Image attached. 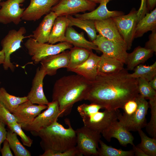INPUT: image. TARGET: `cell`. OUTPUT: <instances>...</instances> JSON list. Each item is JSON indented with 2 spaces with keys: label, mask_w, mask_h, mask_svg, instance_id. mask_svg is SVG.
I'll return each instance as SVG.
<instances>
[{
  "label": "cell",
  "mask_w": 156,
  "mask_h": 156,
  "mask_svg": "<svg viewBox=\"0 0 156 156\" xmlns=\"http://www.w3.org/2000/svg\"><path fill=\"white\" fill-rule=\"evenodd\" d=\"M127 70L112 74L98 73L84 100L109 111L122 108L128 101L139 94L137 79L129 77Z\"/></svg>",
  "instance_id": "obj_1"
},
{
  "label": "cell",
  "mask_w": 156,
  "mask_h": 156,
  "mask_svg": "<svg viewBox=\"0 0 156 156\" xmlns=\"http://www.w3.org/2000/svg\"><path fill=\"white\" fill-rule=\"evenodd\" d=\"M91 84V82L77 74L63 76L56 81L52 101L57 103L62 116L70 113L75 103L84 99Z\"/></svg>",
  "instance_id": "obj_2"
},
{
  "label": "cell",
  "mask_w": 156,
  "mask_h": 156,
  "mask_svg": "<svg viewBox=\"0 0 156 156\" xmlns=\"http://www.w3.org/2000/svg\"><path fill=\"white\" fill-rule=\"evenodd\" d=\"M68 127L65 128L55 121L50 126L38 132H31L41 139L40 146L44 151L62 152L75 146L77 136L69 119L64 120Z\"/></svg>",
  "instance_id": "obj_3"
},
{
  "label": "cell",
  "mask_w": 156,
  "mask_h": 156,
  "mask_svg": "<svg viewBox=\"0 0 156 156\" xmlns=\"http://www.w3.org/2000/svg\"><path fill=\"white\" fill-rule=\"evenodd\" d=\"M24 45L31 60L37 64L44 58L57 54L73 47V45L66 42L56 44L39 43L32 38L25 42Z\"/></svg>",
  "instance_id": "obj_4"
},
{
  "label": "cell",
  "mask_w": 156,
  "mask_h": 156,
  "mask_svg": "<svg viewBox=\"0 0 156 156\" xmlns=\"http://www.w3.org/2000/svg\"><path fill=\"white\" fill-rule=\"evenodd\" d=\"M138 107L136 111L131 115L125 116L119 111L118 120L128 131H138L145 127L146 124V116L149 107L148 103L139 94L136 97Z\"/></svg>",
  "instance_id": "obj_5"
},
{
  "label": "cell",
  "mask_w": 156,
  "mask_h": 156,
  "mask_svg": "<svg viewBox=\"0 0 156 156\" xmlns=\"http://www.w3.org/2000/svg\"><path fill=\"white\" fill-rule=\"evenodd\" d=\"M75 131L77 136L76 147L82 155L98 156L101 133L84 126Z\"/></svg>",
  "instance_id": "obj_6"
},
{
  "label": "cell",
  "mask_w": 156,
  "mask_h": 156,
  "mask_svg": "<svg viewBox=\"0 0 156 156\" xmlns=\"http://www.w3.org/2000/svg\"><path fill=\"white\" fill-rule=\"evenodd\" d=\"M26 32V30L24 27H20L18 30L12 29L1 40V45L5 55L4 62L3 64L5 70L10 69L12 72L14 71L15 66L11 62L10 56L21 47V43L24 39L31 37V35L25 36Z\"/></svg>",
  "instance_id": "obj_7"
},
{
  "label": "cell",
  "mask_w": 156,
  "mask_h": 156,
  "mask_svg": "<svg viewBox=\"0 0 156 156\" xmlns=\"http://www.w3.org/2000/svg\"><path fill=\"white\" fill-rule=\"evenodd\" d=\"M137 11L133 8L126 15L111 17L126 46L130 50L134 38L137 23Z\"/></svg>",
  "instance_id": "obj_8"
},
{
  "label": "cell",
  "mask_w": 156,
  "mask_h": 156,
  "mask_svg": "<svg viewBox=\"0 0 156 156\" xmlns=\"http://www.w3.org/2000/svg\"><path fill=\"white\" fill-rule=\"evenodd\" d=\"M47 105V109L36 117L31 123L22 128L31 132H38L57 121L58 117H62L56 101L49 102Z\"/></svg>",
  "instance_id": "obj_9"
},
{
  "label": "cell",
  "mask_w": 156,
  "mask_h": 156,
  "mask_svg": "<svg viewBox=\"0 0 156 156\" xmlns=\"http://www.w3.org/2000/svg\"><path fill=\"white\" fill-rule=\"evenodd\" d=\"M96 3L87 0H60L52 8L51 11L57 16L72 15L80 12L92 11Z\"/></svg>",
  "instance_id": "obj_10"
},
{
  "label": "cell",
  "mask_w": 156,
  "mask_h": 156,
  "mask_svg": "<svg viewBox=\"0 0 156 156\" xmlns=\"http://www.w3.org/2000/svg\"><path fill=\"white\" fill-rule=\"evenodd\" d=\"M92 42L103 54L119 60L126 64L128 53L125 44L109 40L100 34Z\"/></svg>",
  "instance_id": "obj_11"
},
{
  "label": "cell",
  "mask_w": 156,
  "mask_h": 156,
  "mask_svg": "<svg viewBox=\"0 0 156 156\" xmlns=\"http://www.w3.org/2000/svg\"><path fill=\"white\" fill-rule=\"evenodd\" d=\"M25 0H6L0 3V23L7 24L13 23L18 25L25 9L21 7Z\"/></svg>",
  "instance_id": "obj_12"
},
{
  "label": "cell",
  "mask_w": 156,
  "mask_h": 156,
  "mask_svg": "<svg viewBox=\"0 0 156 156\" xmlns=\"http://www.w3.org/2000/svg\"><path fill=\"white\" fill-rule=\"evenodd\" d=\"M120 111H109L105 109L99 111L86 118L82 119L84 126L101 133L112 123L118 120Z\"/></svg>",
  "instance_id": "obj_13"
},
{
  "label": "cell",
  "mask_w": 156,
  "mask_h": 156,
  "mask_svg": "<svg viewBox=\"0 0 156 156\" xmlns=\"http://www.w3.org/2000/svg\"><path fill=\"white\" fill-rule=\"evenodd\" d=\"M60 0H30L28 6L25 9L21 19L35 21L51 10L52 8Z\"/></svg>",
  "instance_id": "obj_14"
},
{
  "label": "cell",
  "mask_w": 156,
  "mask_h": 156,
  "mask_svg": "<svg viewBox=\"0 0 156 156\" xmlns=\"http://www.w3.org/2000/svg\"><path fill=\"white\" fill-rule=\"evenodd\" d=\"M47 107L46 105H34L28 100L20 104L12 113L22 127L31 123L35 118Z\"/></svg>",
  "instance_id": "obj_15"
},
{
  "label": "cell",
  "mask_w": 156,
  "mask_h": 156,
  "mask_svg": "<svg viewBox=\"0 0 156 156\" xmlns=\"http://www.w3.org/2000/svg\"><path fill=\"white\" fill-rule=\"evenodd\" d=\"M46 75L45 71L41 66L37 68L30 90L27 96L28 100L33 104L47 105L49 102L43 89V79Z\"/></svg>",
  "instance_id": "obj_16"
},
{
  "label": "cell",
  "mask_w": 156,
  "mask_h": 156,
  "mask_svg": "<svg viewBox=\"0 0 156 156\" xmlns=\"http://www.w3.org/2000/svg\"><path fill=\"white\" fill-rule=\"evenodd\" d=\"M117 120L112 123L102 132L103 137L108 142L112 138H116L122 146H126L129 144L134 145V138L132 134Z\"/></svg>",
  "instance_id": "obj_17"
},
{
  "label": "cell",
  "mask_w": 156,
  "mask_h": 156,
  "mask_svg": "<svg viewBox=\"0 0 156 156\" xmlns=\"http://www.w3.org/2000/svg\"><path fill=\"white\" fill-rule=\"evenodd\" d=\"M66 50L45 57L40 61L41 66L44 70L47 75L53 76L56 74L58 69L68 68L70 61V53L69 51Z\"/></svg>",
  "instance_id": "obj_18"
},
{
  "label": "cell",
  "mask_w": 156,
  "mask_h": 156,
  "mask_svg": "<svg viewBox=\"0 0 156 156\" xmlns=\"http://www.w3.org/2000/svg\"><path fill=\"white\" fill-rule=\"evenodd\" d=\"M100 59V56L94 53L92 51L85 62L70 71L92 82L95 79L98 74V65Z\"/></svg>",
  "instance_id": "obj_19"
},
{
  "label": "cell",
  "mask_w": 156,
  "mask_h": 156,
  "mask_svg": "<svg viewBox=\"0 0 156 156\" xmlns=\"http://www.w3.org/2000/svg\"><path fill=\"white\" fill-rule=\"evenodd\" d=\"M112 0H102L96 9L88 13L74 14L75 17L82 19L93 21L101 20L124 14L121 11H109L107 8V3Z\"/></svg>",
  "instance_id": "obj_20"
},
{
  "label": "cell",
  "mask_w": 156,
  "mask_h": 156,
  "mask_svg": "<svg viewBox=\"0 0 156 156\" xmlns=\"http://www.w3.org/2000/svg\"><path fill=\"white\" fill-rule=\"evenodd\" d=\"M57 16L52 11L46 15L36 29L31 38L39 43H48L54 21Z\"/></svg>",
  "instance_id": "obj_21"
},
{
  "label": "cell",
  "mask_w": 156,
  "mask_h": 156,
  "mask_svg": "<svg viewBox=\"0 0 156 156\" xmlns=\"http://www.w3.org/2000/svg\"><path fill=\"white\" fill-rule=\"evenodd\" d=\"M94 22L96 29L99 34L109 40L125 44L111 18Z\"/></svg>",
  "instance_id": "obj_22"
},
{
  "label": "cell",
  "mask_w": 156,
  "mask_h": 156,
  "mask_svg": "<svg viewBox=\"0 0 156 156\" xmlns=\"http://www.w3.org/2000/svg\"><path fill=\"white\" fill-rule=\"evenodd\" d=\"M154 52L145 47L138 46L128 53L126 64L127 70H133L137 66L144 63L153 55Z\"/></svg>",
  "instance_id": "obj_23"
},
{
  "label": "cell",
  "mask_w": 156,
  "mask_h": 156,
  "mask_svg": "<svg viewBox=\"0 0 156 156\" xmlns=\"http://www.w3.org/2000/svg\"><path fill=\"white\" fill-rule=\"evenodd\" d=\"M65 42L69 43L74 47L99 51L97 46L92 42L86 39L83 32L79 33L72 27H68L67 28Z\"/></svg>",
  "instance_id": "obj_24"
},
{
  "label": "cell",
  "mask_w": 156,
  "mask_h": 156,
  "mask_svg": "<svg viewBox=\"0 0 156 156\" xmlns=\"http://www.w3.org/2000/svg\"><path fill=\"white\" fill-rule=\"evenodd\" d=\"M69 25L67 16H57L54 21L48 43L54 44L65 42L66 32Z\"/></svg>",
  "instance_id": "obj_25"
},
{
  "label": "cell",
  "mask_w": 156,
  "mask_h": 156,
  "mask_svg": "<svg viewBox=\"0 0 156 156\" xmlns=\"http://www.w3.org/2000/svg\"><path fill=\"white\" fill-rule=\"evenodd\" d=\"M124 64L119 60L103 54L98 63V72L105 74L116 73L124 68Z\"/></svg>",
  "instance_id": "obj_26"
},
{
  "label": "cell",
  "mask_w": 156,
  "mask_h": 156,
  "mask_svg": "<svg viewBox=\"0 0 156 156\" xmlns=\"http://www.w3.org/2000/svg\"><path fill=\"white\" fill-rule=\"evenodd\" d=\"M156 29V8L145 16L137 23L135 30L134 38L142 37L149 31Z\"/></svg>",
  "instance_id": "obj_27"
},
{
  "label": "cell",
  "mask_w": 156,
  "mask_h": 156,
  "mask_svg": "<svg viewBox=\"0 0 156 156\" xmlns=\"http://www.w3.org/2000/svg\"><path fill=\"white\" fill-rule=\"evenodd\" d=\"M66 16L69 21V27L75 26L83 29L86 32L91 41L92 42L96 39L97 31L94 21L82 19L73 17L72 15Z\"/></svg>",
  "instance_id": "obj_28"
},
{
  "label": "cell",
  "mask_w": 156,
  "mask_h": 156,
  "mask_svg": "<svg viewBox=\"0 0 156 156\" xmlns=\"http://www.w3.org/2000/svg\"><path fill=\"white\" fill-rule=\"evenodd\" d=\"M70 61L67 68L69 71L81 65L89 57L92 50L74 47L70 49Z\"/></svg>",
  "instance_id": "obj_29"
},
{
  "label": "cell",
  "mask_w": 156,
  "mask_h": 156,
  "mask_svg": "<svg viewBox=\"0 0 156 156\" xmlns=\"http://www.w3.org/2000/svg\"><path fill=\"white\" fill-rule=\"evenodd\" d=\"M28 101L27 96H16L9 94L4 88H0V102L12 113L20 104Z\"/></svg>",
  "instance_id": "obj_30"
},
{
  "label": "cell",
  "mask_w": 156,
  "mask_h": 156,
  "mask_svg": "<svg viewBox=\"0 0 156 156\" xmlns=\"http://www.w3.org/2000/svg\"><path fill=\"white\" fill-rule=\"evenodd\" d=\"M133 70V73H128L129 77L134 79L142 78L149 81L156 76V62L150 66L140 64Z\"/></svg>",
  "instance_id": "obj_31"
},
{
  "label": "cell",
  "mask_w": 156,
  "mask_h": 156,
  "mask_svg": "<svg viewBox=\"0 0 156 156\" xmlns=\"http://www.w3.org/2000/svg\"><path fill=\"white\" fill-rule=\"evenodd\" d=\"M16 134L10 129L8 131L6 140L15 156H30L31 154L21 143Z\"/></svg>",
  "instance_id": "obj_32"
},
{
  "label": "cell",
  "mask_w": 156,
  "mask_h": 156,
  "mask_svg": "<svg viewBox=\"0 0 156 156\" xmlns=\"http://www.w3.org/2000/svg\"><path fill=\"white\" fill-rule=\"evenodd\" d=\"M138 132L141 139V142L137 146L148 156H156V138L148 137L142 131L139 130Z\"/></svg>",
  "instance_id": "obj_33"
},
{
  "label": "cell",
  "mask_w": 156,
  "mask_h": 156,
  "mask_svg": "<svg viewBox=\"0 0 156 156\" xmlns=\"http://www.w3.org/2000/svg\"><path fill=\"white\" fill-rule=\"evenodd\" d=\"M99 143L100 148L98 150L99 156H133L134 153L132 150L124 151L121 149H117L108 146L101 140Z\"/></svg>",
  "instance_id": "obj_34"
},
{
  "label": "cell",
  "mask_w": 156,
  "mask_h": 156,
  "mask_svg": "<svg viewBox=\"0 0 156 156\" xmlns=\"http://www.w3.org/2000/svg\"><path fill=\"white\" fill-rule=\"evenodd\" d=\"M138 88L139 94L145 99L149 100L156 98V91L149 85L145 79H137Z\"/></svg>",
  "instance_id": "obj_35"
},
{
  "label": "cell",
  "mask_w": 156,
  "mask_h": 156,
  "mask_svg": "<svg viewBox=\"0 0 156 156\" xmlns=\"http://www.w3.org/2000/svg\"><path fill=\"white\" fill-rule=\"evenodd\" d=\"M151 109L149 122L145 126L146 131L151 137L156 138V98L149 100Z\"/></svg>",
  "instance_id": "obj_36"
},
{
  "label": "cell",
  "mask_w": 156,
  "mask_h": 156,
  "mask_svg": "<svg viewBox=\"0 0 156 156\" xmlns=\"http://www.w3.org/2000/svg\"><path fill=\"white\" fill-rule=\"evenodd\" d=\"M102 109L103 108L100 105L91 103L90 104L83 103L78 106L77 110L82 119L89 117Z\"/></svg>",
  "instance_id": "obj_37"
},
{
  "label": "cell",
  "mask_w": 156,
  "mask_h": 156,
  "mask_svg": "<svg viewBox=\"0 0 156 156\" xmlns=\"http://www.w3.org/2000/svg\"><path fill=\"white\" fill-rule=\"evenodd\" d=\"M7 126L10 130L21 137L24 145L28 147L31 146L33 143V140L24 133L22 129V125L16 122Z\"/></svg>",
  "instance_id": "obj_38"
},
{
  "label": "cell",
  "mask_w": 156,
  "mask_h": 156,
  "mask_svg": "<svg viewBox=\"0 0 156 156\" xmlns=\"http://www.w3.org/2000/svg\"><path fill=\"white\" fill-rule=\"evenodd\" d=\"M0 121L7 125L18 121L14 115L6 108L0 102Z\"/></svg>",
  "instance_id": "obj_39"
},
{
  "label": "cell",
  "mask_w": 156,
  "mask_h": 156,
  "mask_svg": "<svg viewBox=\"0 0 156 156\" xmlns=\"http://www.w3.org/2000/svg\"><path fill=\"white\" fill-rule=\"evenodd\" d=\"M40 156H82L76 146L62 152H56L50 150L44 151Z\"/></svg>",
  "instance_id": "obj_40"
},
{
  "label": "cell",
  "mask_w": 156,
  "mask_h": 156,
  "mask_svg": "<svg viewBox=\"0 0 156 156\" xmlns=\"http://www.w3.org/2000/svg\"><path fill=\"white\" fill-rule=\"evenodd\" d=\"M135 98L128 101L124 104L122 108L124 112L122 114V115L129 116L136 111L138 108V104Z\"/></svg>",
  "instance_id": "obj_41"
},
{
  "label": "cell",
  "mask_w": 156,
  "mask_h": 156,
  "mask_svg": "<svg viewBox=\"0 0 156 156\" xmlns=\"http://www.w3.org/2000/svg\"><path fill=\"white\" fill-rule=\"evenodd\" d=\"M154 52H156V29L152 31L148 36V40L146 42L144 47Z\"/></svg>",
  "instance_id": "obj_42"
},
{
  "label": "cell",
  "mask_w": 156,
  "mask_h": 156,
  "mask_svg": "<svg viewBox=\"0 0 156 156\" xmlns=\"http://www.w3.org/2000/svg\"><path fill=\"white\" fill-rule=\"evenodd\" d=\"M147 0H141L140 7L137 13V23L146 15L147 12Z\"/></svg>",
  "instance_id": "obj_43"
},
{
  "label": "cell",
  "mask_w": 156,
  "mask_h": 156,
  "mask_svg": "<svg viewBox=\"0 0 156 156\" xmlns=\"http://www.w3.org/2000/svg\"><path fill=\"white\" fill-rule=\"evenodd\" d=\"M9 143L7 140L3 142V146L0 148V151L2 156H13L10 149Z\"/></svg>",
  "instance_id": "obj_44"
},
{
  "label": "cell",
  "mask_w": 156,
  "mask_h": 156,
  "mask_svg": "<svg viewBox=\"0 0 156 156\" xmlns=\"http://www.w3.org/2000/svg\"><path fill=\"white\" fill-rule=\"evenodd\" d=\"M5 125L0 121V148L1 144L6 139L7 131L5 128Z\"/></svg>",
  "instance_id": "obj_45"
},
{
  "label": "cell",
  "mask_w": 156,
  "mask_h": 156,
  "mask_svg": "<svg viewBox=\"0 0 156 156\" xmlns=\"http://www.w3.org/2000/svg\"><path fill=\"white\" fill-rule=\"evenodd\" d=\"M134 155L135 156H148L141 149L135 146L134 144L132 145Z\"/></svg>",
  "instance_id": "obj_46"
},
{
  "label": "cell",
  "mask_w": 156,
  "mask_h": 156,
  "mask_svg": "<svg viewBox=\"0 0 156 156\" xmlns=\"http://www.w3.org/2000/svg\"><path fill=\"white\" fill-rule=\"evenodd\" d=\"M156 5V0H147V12H148L152 10L155 8Z\"/></svg>",
  "instance_id": "obj_47"
},
{
  "label": "cell",
  "mask_w": 156,
  "mask_h": 156,
  "mask_svg": "<svg viewBox=\"0 0 156 156\" xmlns=\"http://www.w3.org/2000/svg\"><path fill=\"white\" fill-rule=\"evenodd\" d=\"M148 83L155 90H156V76L148 81Z\"/></svg>",
  "instance_id": "obj_48"
},
{
  "label": "cell",
  "mask_w": 156,
  "mask_h": 156,
  "mask_svg": "<svg viewBox=\"0 0 156 156\" xmlns=\"http://www.w3.org/2000/svg\"><path fill=\"white\" fill-rule=\"evenodd\" d=\"M5 60V54L3 51L2 49L0 51V65L4 63Z\"/></svg>",
  "instance_id": "obj_49"
},
{
  "label": "cell",
  "mask_w": 156,
  "mask_h": 156,
  "mask_svg": "<svg viewBox=\"0 0 156 156\" xmlns=\"http://www.w3.org/2000/svg\"><path fill=\"white\" fill-rule=\"evenodd\" d=\"M96 3H100L102 0H87Z\"/></svg>",
  "instance_id": "obj_50"
},
{
  "label": "cell",
  "mask_w": 156,
  "mask_h": 156,
  "mask_svg": "<svg viewBox=\"0 0 156 156\" xmlns=\"http://www.w3.org/2000/svg\"><path fill=\"white\" fill-rule=\"evenodd\" d=\"M2 0H0V3L1 2V1H2Z\"/></svg>",
  "instance_id": "obj_51"
},
{
  "label": "cell",
  "mask_w": 156,
  "mask_h": 156,
  "mask_svg": "<svg viewBox=\"0 0 156 156\" xmlns=\"http://www.w3.org/2000/svg\"><path fill=\"white\" fill-rule=\"evenodd\" d=\"M1 83V82H0V84Z\"/></svg>",
  "instance_id": "obj_52"
}]
</instances>
